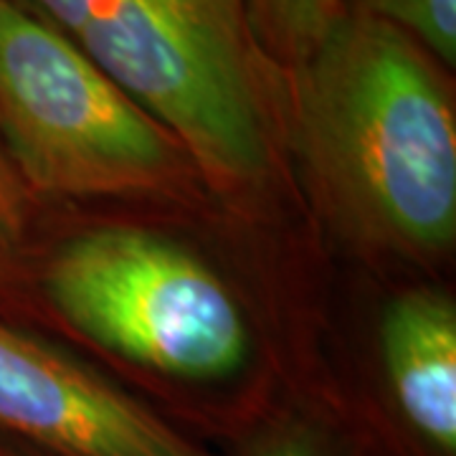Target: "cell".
Segmentation results:
<instances>
[{
    "label": "cell",
    "instance_id": "2",
    "mask_svg": "<svg viewBox=\"0 0 456 456\" xmlns=\"http://www.w3.org/2000/svg\"><path fill=\"white\" fill-rule=\"evenodd\" d=\"M61 33L221 185L266 173L287 71L261 51L241 0H13Z\"/></svg>",
    "mask_w": 456,
    "mask_h": 456
},
{
    "label": "cell",
    "instance_id": "5",
    "mask_svg": "<svg viewBox=\"0 0 456 456\" xmlns=\"http://www.w3.org/2000/svg\"><path fill=\"white\" fill-rule=\"evenodd\" d=\"M0 431L49 456H211L86 362L5 322Z\"/></svg>",
    "mask_w": 456,
    "mask_h": 456
},
{
    "label": "cell",
    "instance_id": "1",
    "mask_svg": "<svg viewBox=\"0 0 456 456\" xmlns=\"http://www.w3.org/2000/svg\"><path fill=\"white\" fill-rule=\"evenodd\" d=\"M284 127L312 193L353 244L431 256L456 236V110L434 53L345 11L287 69Z\"/></svg>",
    "mask_w": 456,
    "mask_h": 456
},
{
    "label": "cell",
    "instance_id": "11",
    "mask_svg": "<svg viewBox=\"0 0 456 456\" xmlns=\"http://www.w3.org/2000/svg\"><path fill=\"white\" fill-rule=\"evenodd\" d=\"M0 449H3V456H49L44 452H36L31 446L20 444V441H0Z\"/></svg>",
    "mask_w": 456,
    "mask_h": 456
},
{
    "label": "cell",
    "instance_id": "10",
    "mask_svg": "<svg viewBox=\"0 0 456 456\" xmlns=\"http://www.w3.org/2000/svg\"><path fill=\"white\" fill-rule=\"evenodd\" d=\"M28 233V191L0 145V281L20 259Z\"/></svg>",
    "mask_w": 456,
    "mask_h": 456
},
{
    "label": "cell",
    "instance_id": "9",
    "mask_svg": "<svg viewBox=\"0 0 456 456\" xmlns=\"http://www.w3.org/2000/svg\"><path fill=\"white\" fill-rule=\"evenodd\" d=\"M239 456H353L347 436L305 411L281 413L244 441Z\"/></svg>",
    "mask_w": 456,
    "mask_h": 456
},
{
    "label": "cell",
    "instance_id": "12",
    "mask_svg": "<svg viewBox=\"0 0 456 456\" xmlns=\"http://www.w3.org/2000/svg\"><path fill=\"white\" fill-rule=\"evenodd\" d=\"M0 456H3V449H0Z\"/></svg>",
    "mask_w": 456,
    "mask_h": 456
},
{
    "label": "cell",
    "instance_id": "3",
    "mask_svg": "<svg viewBox=\"0 0 456 456\" xmlns=\"http://www.w3.org/2000/svg\"><path fill=\"white\" fill-rule=\"evenodd\" d=\"M0 145L26 191L160 196L183 173L178 140L61 33L0 0Z\"/></svg>",
    "mask_w": 456,
    "mask_h": 456
},
{
    "label": "cell",
    "instance_id": "7",
    "mask_svg": "<svg viewBox=\"0 0 456 456\" xmlns=\"http://www.w3.org/2000/svg\"><path fill=\"white\" fill-rule=\"evenodd\" d=\"M261 51L284 71L299 64L345 13L342 0H241Z\"/></svg>",
    "mask_w": 456,
    "mask_h": 456
},
{
    "label": "cell",
    "instance_id": "4",
    "mask_svg": "<svg viewBox=\"0 0 456 456\" xmlns=\"http://www.w3.org/2000/svg\"><path fill=\"white\" fill-rule=\"evenodd\" d=\"M44 294L84 338L165 378L218 383L251 355L248 322L226 281L145 228L69 239L44 269Z\"/></svg>",
    "mask_w": 456,
    "mask_h": 456
},
{
    "label": "cell",
    "instance_id": "6",
    "mask_svg": "<svg viewBox=\"0 0 456 456\" xmlns=\"http://www.w3.org/2000/svg\"><path fill=\"white\" fill-rule=\"evenodd\" d=\"M380 355L411 434L436 456H454V299L434 289L398 294L380 320Z\"/></svg>",
    "mask_w": 456,
    "mask_h": 456
},
{
    "label": "cell",
    "instance_id": "8",
    "mask_svg": "<svg viewBox=\"0 0 456 456\" xmlns=\"http://www.w3.org/2000/svg\"><path fill=\"white\" fill-rule=\"evenodd\" d=\"M345 11L383 18L413 36L444 66L456 61V0H342Z\"/></svg>",
    "mask_w": 456,
    "mask_h": 456
}]
</instances>
